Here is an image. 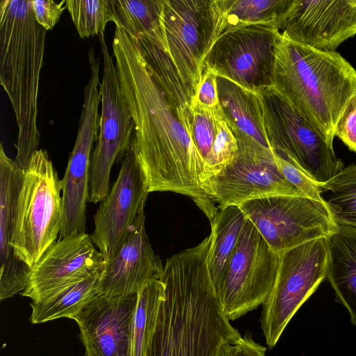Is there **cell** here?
<instances>
[{
    "label": "cell",
    "mask_w": 356,
    "mask_h": 356,
    "mask_svg": "<svg viewBox=\"0 0 356 356\" xmlns=\"http://www.w3.org/2000/svg\"><path fill=\"white\" fill-rule=\"evenodd\" d=\"M113 56L134 122L133 145L149 193L190 197L211 222L218 209L204 191V164L192 136L191 111L168 94L138 42L115 26Z\"/></svg>",
    "instance_id": "1"
},
{
    "label": "cell",
    "mask_w": 356,
    "mask_h": 356,
    "mask_svg": "<svg viewBox=\"0 0 356 356\" xmlns=\"http://www.w3.org/2000/svg\"><path fill=\"white\" fill-rule=\"evenodd\" d=\"M210 235L167 259L165 285L151 356H216L241 337L224 314L207 263Z\"/></svg>",
    "instance_id": "2"
},
{
    "label": "cell",
    "mask_w": 356,
    "mask_h": 356,
    "mask_svg": "<svg viewBox=\"0 0 356 356\" xmlns=\"http://www.w3.org/2000/svg\"><path fill=\"white\" fill-rule=\"evenodd\" d=\"M272 87L333 145L338 120L356 93V70L337 51H321L281 33Z\"/></svg>",
    "instance_id": "3"
},
{
    "label": "cell",
    "mask_w": 356,
    "mask_h": 356,
    "mask_svg": "<svg viewBox=\"0 0 356 356\" xmlns=\"http://www.w3.org/2000/svg\"><path fill=\"white\" fill-rule=\"evenodd\" d=\"M47 31L35 21L31 0L0 2V83L14 110L18 127L14 161L22 170L39 149L38 101Z\"/></svg>",
    "instance_id": "4"
},
{
    "label": "cell",
    "mask_w": 356,
    "mask_h": 356,
    "mask_svg": "<svg viewBox=\"0 0 356 356\" xmlns=\"http://www.w3.org/2000/svg\"><path fill=\"white\" fill-rule=\"evenodd\" d=\"M62 188L48 152L38 149L23 170L10 243L16 257L30 268L59 237Z\"/></svg>",
    "instance_id": "5"
},
{
    "label": "cell",
    "mask_w": 356,
    "mask_h": 356,
    "mask_svg": "<svg viewBox=\"0 0 356 356\" xmlns=\"http://www.w3.org/2000/svg\"><path fill=\"white\" fill-rule=\"evenodd\" d=\"M271 150L293 164L317 186L343 168L333 145L273 88L259 92Z\"/></svg>",
    "instance_id": "6"
},
{
    "label": "cell",
    "mask_w": 356,
    "mask_h": 356,
    "mask_svg": "<svg viewBox=\"0 0 356 356\" xmlns=\"http://www.w3.org/2000/svg\"><path fill=\"white\" fill-rule=\"evenodd\" d=\"M327 265V238L280 252L277 278L262 304L260 319L268 348L276 345L290 320L326 277Z\"/></svg>",
    "instance_id": "7"
},
{
    "label": "cell",
    "mask_w": 356,
    "mask_h": 356,
    "mask_svg": "<svg viewBox=\"0 0 356 356\" xmlns=\"http://www.w3.org/2000/svg\"><path fill=\"white\" fill-rule=\"evenodd\" d=\"M280 252L267 243L246 218L217 296L227 318L234 321L255 309L270 294Z\"/></svg>",
    "instance_id": "8"
},
{
    "label": "cell",
    "mask_w": 356,
    "mask_h": 356,
    "mask_svg": "<svg viewBox=\"0 0 356 356\" xmlns=\"http://www.w3.org/2000/svg\"><path fill=\"white\" fill-rule=\"evenodd\" d=\"M238 207L277 252L327 238L337 229L327 206L307 197L273 195Z\"/></svg>",
    "instance_id": "9"
},
{
    "label": "cell",
    "mask_w": 356,
    "mask_h": 356,
    "mask_svg": "<svg viewBox=\"0 0 356 356\" xmlns=\"http://www.w3.org/2000/svg\"><path fill=\"white\" fill-rule=\"evenodd\" d=\"M99 38L103 58L99 86L102 110L98 138L90 160L88 196V202L94 204L108 194L111 168L124 159L134 134V122L104 34Z\"/></svg>",
    "instance_id": "10"
},
{
    "label": "cell",
    "mask_w": 356,
    "mask_h": 356,
    "mask_svg": "<svg viewBox=\"0 0 356 356\" xmlns=\"http://www.w3.org/2000/svg\"><path fill=\"white\" fill-rule=\"evenodd\" d=\"M237 140L235 156L220 174L211 179L205 192L219 209L268 196L307 197L291 184L279 170L272 150L231 128Z\"/></svg>",
    "instance_id": "11"
},
{
    "label": "cell",
    "mask_w": 356,
    "mask_h": 356,
    "mask_svg": "<svg viewBox=\"0 0 356 356\" xmlns=\"http://www.w3.org/2000/svg\"><path fill=\"white\" fill-rule=\"evenodd\" d=\"M278 29L248 26L222 34L204 59L217 74L256 93L271 88Z\"/></svg>",
    "instance_id": "12"
},
{
    "label": "cell",
    "mask_w": 356,
    "mask_h": 356,
    "mask_svg": "<svg viewBox=\"0 0 356 356\" xmlns=\"http://www.w3.org/2000/svg\"><path fill=\"white\" fill-rule=\"evenodd\" d=\"M164 51L191 99L200 86L210 33V1L161 0Z\"/></svg>",
    "instance_id": "13"
},
{
    "label": "cell",
    "mask_w": 356,
    "mask_h": 356,
    "mask_svg": "<svg viewBox=\"0 0 356 356\" xmlns=\"http://www.w3.org/2000/svg\"><path fill=\"white\" fill-rule=\"evenodd\" d=\"M100 83L99 70L92 69L84 88L77 136L61 179L63 222L58 240L86 231L91 151L99 129Z\"/></svg>",
    "instance_id": "14"
},
{
    "label": "cell",
    "mask_w": 356,
    "mask_h": 356,
    "mask_svg": "<svg viewBox=\"0 0 356 356\" xmlns=\"http://www.w3.org/2000/svg\"><path fill=\"white\" fill-rule=\"evenodd\" d=\"M149 193L132 141L115 183L94 215L95 228L90 236L105 264L112 258L129 228L145 209Z\"/></svg>",
    "instance_id": "15"
},
{
    "label": "cell",
    "mask_w": 356,
    "mask_h": 356,
    "mask_svg": "<svg viewBox=\"0 0 356 356\" xmlns=\"http://www.w3.org/2000/svg\"><path fill=\"white\" fill-rule=\"evenodd\" d=\"M104 257L86 232L58 240L32 266L21 293L37 301L70 285L103 273Z\"/></svg>",
    "instance_id": "16"
},
{
    "label": "cell",
    "mask_w": 356,
    "mask_h": 356,
    "mask_svg": "<svg viewBox=\"0 0 356 356\" xmlns=\"http://www.w3.org/2000/svg\"><path fill=\"white\" fill-rule=\"evenodd\" d=\"M282 33L310 47L336 51L356 35V0H294Z\"/></svg>",
    "instance_id": "17"
},
{
    "label": "cell",
    "mask_w": 356,
    "mask_h": 356,
    "mask_svg": "<svg viewBox=\"0 0 356 356\" xmlns=\"http://www.w3.org/2000/svg\"><path fill=\"white\" fill-rule=\"evenodd\" d=\"M137 293L96 296L74 318L86 356H131Z\"/></svg>",
    "instance_id": "18"
},
{
    "label": "cell",
    "mask_w": 356,
    "mask_h": 356,
    "mask_svg": "<svg viewBox=\"0 0 356 356\" xmlns=\"http://www.w3.org/2000/svg\"><path fill=\"white\" fill-rule=\"evenodd\" d=\"M143 209L105 264L99 280V294L110 297L136 294L148 282L160 280L164 266L151 245Z\"/></svg>",
    "instance_id": "19"
},
{
    "label": "cell",
    "mask_w": 356,
    "mask_h": 356,
    "mask_svg": "<svg viewBox=\"0 0 356 356\" xmlns=\"http://www.w3.org/2000/svg\"><path fill=\"white\" fill-rule=\"evenodd\" d=\"M23 170L0 145V299L23 291L31 270L19 260L10 246L14 217Z\"/></svg>",
    "instance_id": "20"
},
{
    "label": "cell",
    "mask_w": 356,
    "mask_h": 356,
    "mask_svg": "<svg viewBox=\"0 0 356 356\" xmlns=\"http://www.w3.org/2000/svg\"><path fill=\"white\" fill-rule=\"evenodd\" d=\"M294 0H211L210 33L204 59L219 37L248 26L283 31Z\"/></svg>",
    "instance_id": "21"
},
{
    "label": "cell",
    "mask_w": 356,
    "mask_h": 356,
    "mask_svg": "<svg viewBox=\"0 0 356 356\" xmlns=\"http://www.w3.org/2000/svg\"><path fill=\"white\" fill-rule=\"evenodd\" d=\"M337 224V231L327 237L326 277L356 325V227Z\"/></svg>",
    "instance_id": "22"
},
{
    "label": "cell",
    "mask_w": 356,
    "mask_h": 356,
    "mask_svg": "<svg viewBox=\"0 0 356 356\" xmlns=\"http://www.w3.org/2000/svg\"><path fill=\"white\" fill-rule=\"evenodd\" d=\"M216 82L219 102L230 127L270 149L259 93L220 76Z\"/></svg>",
    "instance_id": "23"
},
{
    "label": "cell",
    "mask_w": 356,
    "mask_h": 356,
    "mask_svg": "<svg viewBox=\"0 0 356 356\" xmlns=\"http://www.w3.org/2000/svg\"><path fill=\"white\" fill-rule=\"evenodd\" d=\"M246 218L238 206L219 209L211 222L208 268L216 293L223 282Z\"/></svg>",
    "instance_id": "24"
},
{
    "label": "cell",
    "mask_w": 356,
    "mask_h": 356,
    "mask_svg": "<svg viewBox=\"0 0 356 356\" xmlns=\"http://www.w3.org/2000/svg\"><path fill=\"white\" fill-rule=\"evenodd\" d=\"M103 273L70 285L43 299L30 303L33 324L73 318L99 294V284Z\"/></svg>",
    "instance_id": "25"
},
{
    "label": "cell",
    "mask_w": 356,
    "mask_h": 356,
    "mask_svg": "<svg viewBox=\"0 0 356 356\" xmlns=\"http://www.w3.org/2000/svg\"><path fill=\"white\" fill-rule=\"evenodd\" d=\"M115 26L132 38L164 49L161 25V0H111Z\"/></svg>",
    "instance_id": "26"
},
{
    "label": "cell",
    "mask_w": 356,
    "mask_h": 356,
    "mask_svg": "<svg viewBox=\"0 0 356 356\" xmlns=\"http://www.w3.org/2000/svg\"><path fill=\"white\" fill-rule=\"evenodd\" d=\"M165 285L160 280L151 281L137 293L133 319L131 356H151Z\"/></svg>",
    "instance_id": "27"
},
{
    "label": "cell",
    "mask_w": 356,
    "mask_h": 356,
    "mask_svg": "<svg viewBox=\"0 0 356 356\" xmlns=\"http://www.w3.org/2000/svg\"><path fill=\"white\" fill-rule=\"evenodd\" d=\"M318 188L335 222L356 227V164L343 168Z\"/></svg>",
    "instance_id": "28"
},
{
    "label": "cell",
    "mask_w": 356,
    "mask_h": 356,
    "mask_svg": "<svg viewBox=\"0 0 356 356\" xmlns=\"http://www.w3.org/2000/svg\"><path fill=\"white\" fill-rule=\"evenodd\" d=\"M65 6L82 39L102 35L109 22H115L111 0H65Z\"/></svg>",
    "instance_id": "29"
},
{
    "label": "cell",
    "mask_w": 356,
    "mask_h": 356,
    "mask_svg": "<svg viewBox=\"0 0 356 356\" xmlns=\"http://www.w3.org/2000/svg\"><path fill=\"white\" fill-rule=\"evenodd\" d=\"M237 148L236 138L222 109L218 118V134L204 166V192L208 181L232 163Z\"/></svg>",
    "instance_id": "30"
},
{
    "label": "cell",
    "mask_w": 356,
    "mask_h": 356,
    "mask_svg": "<svg viewBox=\"0 0 356 356\" xmlns=\"http://www.w3.org/2000/svg\"><path fill=\"white\" fill-rule=\"evenodd\" d=\"M221 111L220 104L213 109L197 104L191 108L193 140L204 166L218 134V118Z\"/></svg>",
    "instance_id": "31"
},
{
    "label": "cell",
    "mask_w": 356,
    "mask_h": 356,
    "mask_svg": "<svg viewBox=\"0 0 356 356\" xmlns=\"http://www.w3.org/2000/svg\"><path fill=\"white\" fill-rule=\"evenodd\" d=\"M273 152V151H272ZM275 163L285 179L307 197L323 203L318 186L300 170L273 152Z\"/></svg>",
    "instance_id": "32"
},
{
    "label": "cell",
    "mask_w": 356,
    "mask_h": 356,
    "mask_svg": "<svg viewBox=\"0 0 356 356\" xmlns=\"http://www.w3.org/2000/svg\"><path fill=\"white\" fill-rule=\"evenodd\" d=\"M334 134L350 151L356 152V93L342 112Z\"/></svg>",
    "instance_id": "33"
},
{
    "label": "cell",
    "mask_w": 356,
    "mask_h": 356,
    "mask_svg": "<svg viewBox=\"0 0 356 356\" xmlns=\"http://www.w3.org/2000/svg\"><path fill=\"white\" fill-rule=\"evenodd\" d=\"M31 6L35 21L47 31L53 29L66 8L65 0H31Z\"/></svg>",
    "instance_id": "34"
},
{
    "label": "cell",
    "mask_w": 356,
    "mask_h": 356,
    "mask_svg": "<svg viewBox=\"0 0 356 356\" xmlns=\"http://www.w3.org/2000/svg\"><path fill=\"white\" fill-rule=\"evenodd\" d=\"M216 79V73L204 65L201 83L191 108L197 104L205 108L213 109L220 104Z\"/></svg>",
    "instance_id": "35"
},
{
    "label": "cell",
    "mask_w": 356,
    "mask_h": 356,
    "mask_svg": "<svg viewBox=\"0 0 356 356\" xmlns=\"http://www.w3.org/2000/svg\"><path fill=\"white\" fill-rule=\"evenodd\" d=\"M234 356H265L266 348L246 334L234 344Z\"/></svg>",
    "instance_id": "36"
},
{
    "label": "cell",
    "mask_w": 356,
    "mask_h": 356,
    "mask_svg": "<svg viewBox=\"0 0 356 356\" xmlns=\"http://www.w3.org/2000/svg\"><path fill=\"white\" fill-rule=\"evenodd\" d=\"M216 356H234V344L224 343L220 347Z\"/></svg>",
    "instance_id": "37"
}]
</instances>
